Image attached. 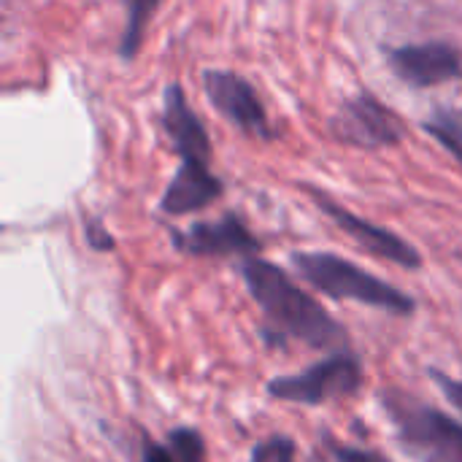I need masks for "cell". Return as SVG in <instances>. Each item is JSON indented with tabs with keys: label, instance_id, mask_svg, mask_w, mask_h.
<instances>
[{
	"label": "cell",
	"instance_id": "8992f818",
	"mask_svg": "<svg viewBox=\"0 0 462 462\" xmlns=\"http://www.w3.org/2000/svg\"><path fill=\"white\" fill-rule=\"evenodd\" d=\"M306 192L311 195V200L317 203V208L330 217L346 236H352L368 254L374 257H382L387 263H395L406 271H417L422 268V254L409 244L403 241L401 236H395L393 230H384L363 217H357L355 211H349L346 206H341L338 200H333L328 192L317 189V187H306Z\"/></svg>",
	"mask_w": 462,
	"mask_h": 462
},
{
	"label": "cell",
	"instance_id": "e0dca14e",
	"mask_svg": "<svg viewBox=\"0 0 462 462\" xmlns=\"http://www.w3.org/2000/svg\"><path fill=\"white\" fill-rule=\"evenodd\" d=\"M430 374V379L436 382V387L444 393V398L460 411V417H462V382L460 379H452L449 374H444V371H439V368H430L428 371Z\"/></svg>",
	"mask_w": 462,
	"mask_h": 462
},
{
	"label": "cell",
	"instance_id": "2e32d148",
	"mask_svg": "<svg viewBox=\"0 0 462 462\" xmlns=\"http://www.w3.org/2000/svg\"><path fill=\"white\" fill-rule=\"evenodd\" d=\"M325 447L336 462H390L384 455H379L374 449H360V447L344 444V441L333 439L330 433H325Z\"/></svg>",
	"mask_w": 462,
	"mask_h": 462
},
{
	"label": "cell",
	"instance_id": "52a82bcc",
	"mask_svg": "<svg viewBox=\"0 0 462 462\" xmlns=\"http://www.w3.org/2000/svg\"><path fill=\"white\" fill-rule=\"evenodd\" d=\"M203 89H206V97L211 100V106L225 119H230L238 130H244L254 138H263V141L276 138L254 87L244 76H238L233 70H206Z\"/></svg>",
	"mask_w": 462,
	"mask_h": 462
},
{
	"label": "cell",
	"instance_id": "ba28073f",
	"mask_svg": "<svg viewBox=\"0 0 462 462\" xmlns=\"http://www.w3.org/2000/svg\"><path fill=\"white\" fill-rule=\"evenodd\" d=\"M171 241L189 257H254L263 249L236 214H225L219 222H195L187 230H171Z\"/></svg>",
	"mask_w": 462,
	"mask_h": 462
},
{
	"label": "cell",
	"instance_id": "277c9868",
	"mask_svg": "<svg viewBox=\"0 0 462 462\" xmlns=\"http://www.w3.org/2000/svg\"><path fill=\"white\" fill-rule=\"evenodd\" d=\"M365 382V365L355 352L336 349L325 360L303 368L300 374L276 376L268 382V395L298 406H325L355 395Z\"/></svg>",
	"mask_w": 462,
	"mask_h": 462
},
{
	"label": "cell",
	"instance_id": "7c38bea8",
	"mask_svg": "<svg viewBox=\"0 0 462 462\" xmlns=\"http://www.w3.org/2000/svg\"><path fill=\"white\" fill-rule=\"evenodd\" d=\"M157 8H160V0H127V22H125V32L119 43V54L125 60H133L141 51L146 27L152 16L157 14Z\"/></svg>",
	"mask_w": 462,
	"mask_h": 462
},
{
	"label": "cell",
	"instance_id": "ac0fdd59",
	"mask_svg": "<svg viewBox=\"0 0 462 462\" xmlns=\"http://www.w3.org/2000/svg\"><path fill=\"white\" fill-rule=\"evenodd\" d=\"M84 233H87V244L97 252H108L114 249V238L108 236V230L97 222V219H87L84 225Z\"/></svg>",
	"mask_w": 462,
	"mask_h": 462
},
{
	"label": "cell",
	"instance_id": "3957f363",
	"mask_svg": "<svg viewBox=\"0 0 462 462\" xmlns=\"http://www.w3.org/2000/svg\"><path fill=\"white\" fill-rule=\"evenodd\" d=\"M292 268L319 292L336 300H355L398 317H411L417 303L403 290L368 273L352 260L333 252H295Z\"/></svg>",
	"mask_w": 462,
	"mask_h": 462
},
{
	"label": "cell",
	"instance_id": "4fadbf2b",
	"mask_svg": "<svg viewBox=\"0 0 462 462\" xmlns=\"http://www.w3.org/2000/svg\"><path fill=\"white\" fill-rule=\"evenodd\" d=\"M425 130H428L433 138H439V141L452 152V157H457V160L462 162V116L460 114L441 108V111H436V114H433V119H428V122H425Z\"/></svg>",
	"mask_w": 462,
	"mask_h": 462
},
{
	"label": "cell",
	"instance_id": "5bb4252c",
	"mask_svg": "<svg viewBox=\"0 0 462 462\" xmlns=\"http://www.w3.org/2000/svg\"><path fill=\"white\" fill-rule=\"evenodd\" d=\"M165 444L171 447V452L176 455L179 462H208L206 441L192 428H176V430H171L168 439H165Z\"/></svg>",
	"mask_w": 462,
	"mask_h": 462
},
{
	"label": "cell",
	"instance_id": "6da1fadb",
	"mask_svg": "<svg viewBox=\"0 0 462 462\" xmlns=\"http://www.w3.org/2000/svg\"><path fill=\"white\" fill-rule=\"evenodd\" d=\"M244 284L263 311V338L271 346L298 341L309 349H344L346 328L303 287H298L279 265L263 257H244L238 265Z\"/></svg>",
	"mask_w": 462,
	"mask_h": 462
},
{
	"label": "cell",
	"instance_id": "9c48e42d",
	"mask_svg": "<svg viewBox=\"0 0 462 462\" xmlns=\"http://www.w3.org/2000/svg\"><path fill=\"white\" fill-rule=\"evenodd\" d=\"M387 57L395 76L417 89L436 87L441 81H452L462 76V54L444 41L422 46H398L390 49Z\"/></svg>",
	"mask_w": 462,
	"mask_h": 462
},
{
	"label": "cell",
	"instance_id": "9a60e30c",
	"mask_svg": "<svg viewBox=\"0 0 462 462\" xmlns=\"http://www.w3.org/2000/svg\"><path fill=\"white\" fill-rule=\"evenodd\" d=\"M249 462H295V444L287 436H273L252 449Z\"/></svg>",
	"mask_w": 462,
	"mask_h": 462
},
{
	"label": "cell",
	"instance_id": "7a4b0ae2",
	"mask_svg": "<svg viewBox=\"0 0 462 462\" xmlns=\"http://www.w3.org/2000/svg\"><path fill=\"white\" fill-rule=\"evenodd\" d=\"M379 403L393 422L401 449L420 462H462V422L425 403L422 398L384 387Z\"/></svg>",
	"mask_w": 462,
	"mask_h": 462
},
{
	"label": "cell",
	"instance_id": "30bf717a",
	"mask_svg": "<svg viewBox=\"0 0 462 462\" xmlns=\"http://www.w3.org/2000/svg\"><path fill=\"white\" fill-rule=\"evenodd\" d=\"M162 127L173 141V149L181 157V162H211V138L200 116L189 108L187 95L179 84L165 87Z\"/></svg>",
	"mask_w": 462,
	"mask_h": 462
},
{
	"label": "cell",
	"instance_id": "8fae6325",
	"mask_svg": "<svg viewBox=\"0 0 462 462\" xmlns=\"http://www.w3.org/2000/svg\"><path fill=\"white\" fill-rule=\"evenodd\" d=\"M211 162H181L173 173L171 184L165 187V195L160 200V208L168 217H184L208 208L214 200L222 198L225 184L211 173Z\"/></svg>",
	"mask_w": 462,
	"mask_h": 462
},
{
	"label": "cell",
	"instance_id": "d6986e66",
	"mask_svg": "<svg viewBox=\"0 0 462 462\" xmlns=\"http://www.w3.org/2000/svg\"><path fill=\"white\" fill-rule=\"evenodd\" d=\"M141 462H179L176 455L171 452L168 444H157V441H146L141 449Z\"/></svg>",
	"mask_w": 462,
	"mask_h": 462
},
{
	"label": "cell",
	"instance_id": "5b68a950",
	"mask_svg": "<svg viewBox=\"0 0 462 462\" xmlns=\"http://www.w3.org/2000/svg\"><path fill=\"white\" fill-rule=\"evenodd\" d=\"M336 138L357 149H384L398 146L406 138L403 119L387 108L376 95L363 92L341 106V111L330 122Z\"/></svg>",
	"mask_w": 462,
	"mask_h": 462
}]
</instances>
